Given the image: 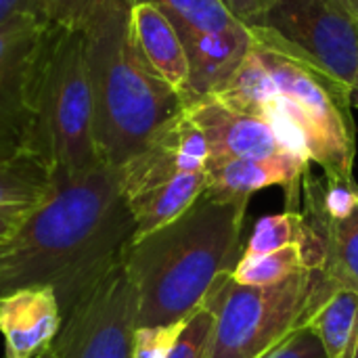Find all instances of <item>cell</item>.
Returning <instances> with one entry per match:
<instances>
[{
  "instance_id": "cell-1",
  "label": "cell",
  "mask_w": 358,
  "mask_h": 358,
  "mask_svg": "<svg viewBox=\"0 0 358 358\" xmlns=\"http://www.w3.org/2000/svg\"><path fill=\"white\" fill-rule=\"evenodd\" d=\"M134 239V218L120 170L99 162L57 182L10 239L0 243V296L19 287H52L63 317L105 277Z\"/></svg>"
},
{
  "instance_id": "cell-2",
  "label": "cell",
  "mask_w": 358,
  "mask_h": 358,
  "mask_svg": "<svg viewBox=\"0 0 358 358\" xmlns=\"http://www.w3.org/2000/svg\"><path fill=\"white\" fill-rule=\"evenodd\" d=\"M245 201L203 195L170 224L132 239L124 266L136 294V327L187 321L243 256Z\"/></svg>"
},
{
  "instance_id": "cell-3",
  "label": "cell",
  "mask_w": 358,
  "mask_h": 358,
  "mask_svg": "<svg viewBox=\"0 0 358 358\" xmlns=\"http://www.w3.org/2000/svg\"><path fill=\"white\" fill-rule=\"evenodd\" d=\"M132 0H107L86 27L99 159L122 168L185 111V101L153 71L130 31Z\"/></svg>"
},
{
  "instance_id": "cell-4",
  "label": "cell",
  "mask_w": 358,
  "mask_h": 358,
  "mask_svg": "<svg viewBox=\"0 0 358 358\" xmlns=\"http://www.w3.org/2000/svg\"><path fill=\"white\" fill-rule=\"evenodd\" d=\"M36 109L31 153L48 164L55 182L80 176L101 162L94 143L86 29L48 27Z\"/></svg>"
},
{
  "instance_id": "cell-5",
  "label": "cell",
  "mask_w": 358,
  "mask_h": 358,
  "mask_svg": "<svg viewBox=\"0 0 358 358\" xmlns=\"http://www.w3.org/2000/svg\"><path fill=\"white\" fill-rule=\"evenodd\" d=\"M338 287L323 268H304L275 285H239L222 275L203 302L216 317L208 358H258Z\"/></svg>"
},
{
  "instance_id": "cell-6",
  "label": "cell",
  "mask_w": 358,
  "mask_h": 358,
  "mask_svg": "<svg viewBox=\"0 0 358 358\" xmlns=\"http://www.w3.org/2000/svg\"><path fill=\"white\" fill-rule=\"evenodd\" d=\"M245 25L256 46L355 88L358 21L338 0H268Z\"/></svg>"
},
{
  "instance_id": "cell-7",
  "label": "cell",
  "mask_w": 358,
  "mask_h": 358,
  "mask_svg": "<svg viewBox=\"0 0 358 358\" xmlns=\"http://www.w3.org/2000/svg\"><path fill=\"white\" fill-rule=\"evenodd\" d=\"M256 46V44H254ZM275 78L279 92L294 99L302 111L310 159L334 185H357L352 176L357 153V130L350 115L352 90L323 78L294 59L256 46Z\"/></svg>"
},
{
  "instance_id": "cell-8",
  "label": "cell",
  "mask_w": 358,
  "mask_h": 358,
  "mask_svg": "<svg viewBox=\"0 0 358 358\" xmlns=\"http://www.w3.org/2000/svg\"><path fill=\"white\" fill-rule=\"evenodd\" d=\"M48 27L38 13H21L0 25V162L31 153Z\"/></svg>"
},
{
  "instance_id": "cell-9",
  "label": "cell",
  "mask_w": 358,
  "mask_h": 358,
  "mask_svg": "<svg viewBox=\"0 0 358 358\" xmlns=\"http://www.w3.org/2000/svg\"><path fill=\"white\" fill-rule=\"evenodd\" d=\"M134 329L136 294L122 258L65 317L55 346L59 358H130Z\"/></svg>"
},
{
  "instance_id": "cell-10",
  "label": "cell",
  "mask_w": 358,
  "mask_h": 358,
  "mask_svg": "<svg viewBox=\"0 0 358 358\" xmlns=\"http://www.w3.org/2000/svg\"><path fill=\"white\" fill-rule=\"evenodd\" d=\"M302 191V214L323 245V271L336 285L358 292V187L315 178L308 170Z\"/></svg>"
},
{
  "instance_id": "cell-11",
  "label": "cell",
  "mask_w": 358,
  "mask_h": 358,
  "mask_svg": "<svg viewBox=\"0 0 358 358\" xmlns=\"http://www.w3.org/2000/svg\"><path fill=\"white\" fill-rule=\"evenodd\" d=\"M208 159L206 136L185 109L136 157L120 168L124 197L128 199L182 174L206 172Z\"/></svg>"
},
{
  "instance_id": "cell-12",
  "label": "cell",
  "mask_w": 358,
  "mask_h": 358,
  "mask_svg": "<svg viewBox=\"0 0 358 358\" xmlns=\"http://www.w3.org/2000/svg\"><path fill=\"white\" fill-rule=\"evenodd\" d=\"M185 109L206 136L210 151L208 168L233 159L266 157L285 151L264 120L235 111L212 96L193 101Z\"/></svg>"
},
{
  "instance_id": "cell-13",
  "label": "cell",
  "mask_w": 358,
  "mask_h": 358,
  "mask_svg": "<svg viewBox=\"0 0 358 358\" xmlns=\"http://www.w3.org/2000/svg\"><path fill=\"white\" fill-rule=\"evenodd\" d=\"M65 317L52 287L29 285L0 296V336L6 358H34L55 344Z\"/></svg>"
},
{
  "instance_id": "cell-14",
  "label": "cell",
  "mask_w": 358,
  "mask_h": 358,
  "mask_svg": "<svg viewBox=\"0 0 358 358\" xmlns=\"http://www.w3.org/2000/svg\"><path fill=\"white\" fill-rule=\"evenodd\" d=\"M310 170V162L298 157L289 151H281L266 157H245L233 159L208 168V193L220 199L245 201L256 191L268 187H281L285 191L287 210L300 212V195L304 187V176Z\"/></svg>"
},
{
  "instance_id": "cell-15",
  "label": "cell",
  "mask_w": 358,
  "mask_h": 358,
  "mask_svg": "<svg viewBox=\"0 0 358 358\" xmlns=\"http://www.w3.org/2000/svg\"><path fill=\"white\" fill-rule=\"evenodd\" d=\"M130 31L145 61L185 101L187 107L191 78L189 57L172 21L157 4L149 0H132Z\"/></svg>"
},
{
  "instance_id": "cell-16",
  "label": "cell",
  "mask_w": 358,
  "mask_h": 358,
  "mask_svg": "<svg viewBox=\"0 0 358 358\" xmlns=\"http://www.w3.org/2000/svg\"><path fill=\"white\" fill-rule=\"evenodd\" d=\"M185 44L189 57V99L187 105L222 88L243 59L254 48L252 31L245 23H237L231 29L218 34H201L189 38Z\"/></svg>"
},
{
  "instance_id": "cell-17",
  "label": "cell",
  "mask_w": 358,
  "mask_h": 358,
  "mask_svg": "<svg viewBox=\"0 0 358 358\" xmlns=\"http://www.w3.org/2000/svg\"><path fill=\"white\" fill-rule=\"evenodd\" d=\"M206 189L208 172H195L128 197L126 201L134 218V239H141L182 216Z\"/></svg>"
},
{
  "instance_id": "cell-18",
  "label": "cell",
  "mask_w": 358,
  "mask_h": 358,
  "mask_svg": "<svg viewBox=\"0 0 358 358\" xmlns=\"http://www.w3.org/2000/svg\"><path fill=\"white\" fill-rule=\"evenodd\" d=\"M55 187L48 164L34 153L0 162V212L4 214H31L52 195Z\"/></svg>"
},
{
  "instance_id": "cell-19",
  "label": "cell",
  "mask_w": 358,
  "mask_h": 358,
  "mask_svg": "<svg viewBox=\"0 0 358 358\" xmlns=\"http://www.w3.org/2000/svg\"><path fill=\"white\" fill-rule=\"evenodd\" d=\"M321 340L327 358H355L358 340V292L334 289L304 323Z\"/></svg>"
},
{
  "instance_id": "cell-20",
  "label": "cell",
  "mask_w": 358,
  "mask_h": 358,
  "mask_svg": "<svg viewBox=\"0 0 358 358\" xmlns=\"http://www.w3.org/2000/svg\"><path fill=\"white\" fill-rule=\"evenodd\" d=\"M287 245H300L315 268H323V245L317 231L310 227L302 212L285 210L281 214H268L258 218L254 231L243 250L245 256L268 254Z\"/></svg>"
},
{
  "instance_id": "cell-21",
  "label": "cell",
  "mask_w": 358,
  "mask_h": 358,
  "mask_svg": "<svg viewBox=\"0 0 358 358\" xmlns=\"http://www.w3.org/2000/svg\"><path fill=\"white\" fill-rule=\"evenodd\" d=\"M277 92L279 88L275 84V78L254 46L250 55L243 59V63L237 67V71L231 76V80L210 96L235 111L258 115L260 107L266 101H271Z\"/></svg>"
},
{
  "instance_id": "cell-22",
  "label": "cell",
  "mask_w": 358,
  "mask_h": 358,
  "mask_svg": "<svg viewBox=\"0 0 358 358\" xmlns=\"http://www.w3.org/2000/svg\"><path fill=\"white\" fill-rule=\"evenodd\" d=\"M157 4L176 27L182 42L201 34H218L239 21L222 0H149Z\"/></svg>"
},
{
  "instance_id": "cell-23",
  "label": "cell",
  "mask_w": 358,
  "mask_h": 358,
  "mask_svg": "<svg viewBox=\"0 0 358 358\" xmlns=\"http://www.w3.org/2000/svg\"><path fill=\"white\" fill-rule=\"evenodd\" d=\"M304 268H315L306 252L300 245H287L268 254H243L233 271V279L239 285H275Z\"/></svg>"
},
{
  "instance_id": "cell-24",
  "label": "cell",
  "mask_w": 358,
  "mask_h": 358,
  "mask_svg": "<svg viewBox=\"0 0 358 358\" xmlns=\"http://www.w3.org/2000/svg\"><path fill=\"white\" fill-rule=\"evenodd\" d=\"M107 0H31L36 13L50 25L65 29H86L96 19Z\"/></svg>"
},
{
  "instance_id": "cell-25",
  "label": "cell",
  "mask_w": 358,
  "mask_h": 358,
  "mask_svg": "<svg viewBox=\"0 0 358 358\" xmlns=\"http://www.w3.org/2000/svg\"><path fill=\"white\" fill-rule=\"evenodd\" d=\"M214 323L216 317L210 308L201 306L199 310H195L187 319V325L168 358H208Z\"/></svg>"
},
{
  "instance_id": "cell-26",
  "label": "cell",
  "mask_w": 358,
  "mask_h": 358,
  "mask_svg": "<svg viewBox=\"0 0 358 358\" xmlns=\"http://www.w3.org/2000/svg\"><path fill=\"white\" fill-rule=\"evenodd\" d=\"M187 321L170 323V325H151L136 327L132 336L130 358H168L174 350Z\"/></svg>"
},
{
  "instance_id": "cell-27",
  "label": "cell",
  "mask_w": 358,
  "mask_h": 358,
  "mask_svg": "<svg viewBox=\"0 0 358 358\" xmlns=\"http://www.w3.org/2000/svg\"><path fill=\"white\" fill-rule=\"evenodd\" d=\"M258 358H327V352L308 325H300Z\"/></svg>"
},
{
  "instance_id": "cell-28",
  "label": "cell",
  "mask_w": 358,
  "mask_h": 358,
  "mask_svg": "<svg viewBox=\"0 0 358 358\" xmlns=\"http://www.w3.org/2000/svg\"><path fill=\"white\" fill-rule=\"evenodd\" d=\"M222 2L231 8V13H233L239 21L248 23L252 17H256V15L262 10V6H264L268 0H222Z\"/></svg>"
},
{
  "instance_id": "cell-29",
  "label": "cell",
  "mask_w": 358,
  "mask_h": 358,
  "mask_svg": "<svg viewBox=\"0 0 358 358\" xmlns=\"http://www.w3.org/2000/svg\"><path fill=\"white\" fill-rule=\"evenodd\" d=\"M21 13H36L31 0H0V25Z\"/></svg>"
},
{
  "instance_id": "cell-30",
  "label": "cell",
  "mask_w": 358,
  "mask_h": 358,
  "mask_svg": "<svg viewBox=\"0 0 358 358\" xmlns=\"http://www.w3.org/2000/svg\"><path fill=\"white\" fill-rule=\"evenodd\" d=\"M25 220V216H17V214H4L0 212V243H4L6 239L13 237V233L19 229V224Z\"/></svg>"
},
{
  "instance_id": "cell-31",
  "label": "cell",
  "mask_w": 358,
  "mask_h": 358,
  "mask_svg": "<svg viewBox=\"0 0 358 358\" xmlns=\"http://www.w3.org/2000/svg\"><path fill=\"white\" fill-rule=\"evenodd\" d=\"M34 358H59V350H57V346L52 344L50 348H46L44 352H40L38 357H34Z\"/></svg>"
},
{
  "instance_id": "cell-32",
  "label": "cell",
  "mask_w": 358,
  "mask_h": 358,
  "mask_svg": "<svg viewBox=\"0 0 358 358\" xmlns=\"http://www.w3.org/2000/svg\"><path fill=\"white\" fill-rule=\"evenodd\" d=\"M352 107H358V69L357 80H355V88H352Z\"/></svg>"
},
{
  "instance_id": "cell-33",
  "label": "cell",
  "mask_w": 358,
  "mask_h": 358,
  "mask_svg": "<svg viewBox=\"0 0 358 358\" xmlns=\"http://www.w3.org/2000/svg\"><path fill=\"white\" fill-rule=\"evenodd\" d=\"M338 2H340V4H344V6L352 13V2H355V0H338Z\"/></svg>"
},
{
  "instance_id": "cell-34",
  "label": "cell",
  "mask_w": 358,
  "mask_h": 358,
  "mask_svg": "<svg viewBox=\"0 0 358 358\" xmlns=\"http://www.w3.org/2000/svg\"><path fill=\"white\" fill-rule=\"evenodd\" d=\"M352 15H355V19L358 21V0H355V2H352Z\"/></svg>"
},
{
  "instance_id": "cell-35",
  "label": "cell",
  "mask_w": 358,
  "mask_h": 358,
  "mask_svg": "<svg viewBox=\"0 0 358 358\" xmlns=\"http://www.w3.org/2000/svg\"><path fill=\"white\" fill-rule=\"evenodd\" d=\"M355 358H358V340H357V350H355Z\"/></svg>"
}]
</instances>
